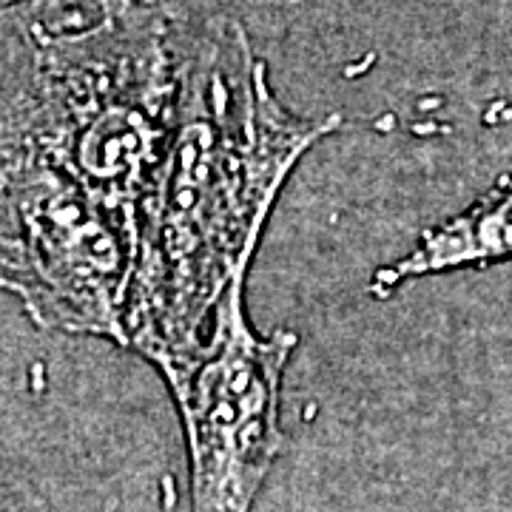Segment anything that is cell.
Segmentation results:
<instances>
[{
	"mask_svg": "<svg viewBox=\"0 0 512 512\" xmlns=\"http://www.w3.org/2000/svg\"><path fill=\"white\" fill-rule=\"evenodd\" d=\"M174 126L171 6L37 3L3 12V148L66 171L137 239Z\"/></svg>",
	"mask_w": 512,
	"mask_h": 512,
	"instance_id": "obj_2",
	"label": "cell"
},
{
	"mask_svg": "<svg viewBox=\"0 0 512 512\" xmlns=\"http://www.w3.org/2000/svg\"><path fill=\"white\" fill-rule=\"evenodd\" d=\"M512 256V177L501 180L476 205L433 231H424L413 254L373 276V293H387L416 276L464 265H487Z\"/></svg>",
	"mask_w": 512,
	"mask_h": 512,
	"instance_id": "obj_5",
	"label": "cell"
},
{
	"mask_svg": "<svg viewBox=\"0 0 512 512\" xmlns=\"http://www.w3.org/2000/svg\"><path fill=\"white\" fill-rule=\"evenodd\" d=\"M171 15L177 126L140 214L126 330L177 390L205 353L211 311L245 279L279 188L339 117L285 109L231 15L202 6Z\"/></svg>",
	"mask_w": 512,
	"mask_h": 512,
	"instance_id": "obj_1",
	"label": "cell"
},
{
	"mask_svg": "<svg viewBox=\"0 0 512 512\" xmlns=\"http://www.w3.org/2000/svg\"><path fill=\"white\" fill-rule=\"evenodd\" d=\"M3 285L40 328L128 345L137 234L32 151L3 148Z\"/></svg>",
	"mask_w": 512,
	"mask_h": 512,
	"instance_id": "obj_3",
	"label": "cell"
},
{
	"mask_svg": "<svg viewBox=\"0 0 512 512\" xmlns=\"http://www.w3.org/2000/svg\"><path fill=\"white\" fill-rule=\"evenodd\" d=\"M242 282L220 302L200 362L171 390L188 436L191 512H251L285 447L279 393L299 339L291 330L254 333Z\"/></svg>",
	"mask_w": 512,
	"mask_h": 512,
	"instance_id": "obj_4",
	"label": "cell"
}]
</instances>
